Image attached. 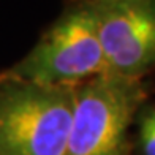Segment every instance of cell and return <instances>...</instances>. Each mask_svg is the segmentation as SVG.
Here are the masks:
<instances>
[{
  "instance_id": "cell-1",
  "label": "cell",
  "mask_w": 155,
  "mask_h": 155,
  "mask_svg": "<svg viewBox=\"0 0 155 155\" xmlns=\"http://www.w3.org/2000/svg\"><path fill=\"white\" fill-rule=\"evenodd\" d=\"M74 87L0 73V155H63Z\"/></svg>"
},
{
  "instance_id": "cell-2",
  "label": "cell",
  "mask_w": 155,
  "mask_h": 155,
  "mask_svg": "<svg viewBox=\"0 0 155 155\" xmlns=\"http://www.w3.org/2000/svg\"><path fill=\"white\" fill-rule=\"evenodd\" d=\"M146 98L139 78L103 73L78 84L63 155H128V128Z\"/></svg>"
},
{
  "instance_id": "cell-3",
  "label": "cell",
  "mask_w": 155,
  "mask_h": 155,
  "mask_svg": "<svg viewBox=\"0 0 155 155\" xmlns=\"http://www.w3.org/2000/svg\"><path fill=\"white\" fill-rule=\"evenodd\" d=\"M5 73L41 86L71 87L106 73L92 2L84 0L67 8Z\"/></svg>"
},
{
  "instance_id": "cell-4",
  "label": "cell",
  "mask_w": 155,
  "mask_h": 155,
  "mask_svg": "<svg viewBox=\"0 0 155 155\" xmlns=\"http://www.w3.org/2000/svg\"><path fill=\"white\" fill-rule=\"evenodd\" d=\"M106 73L143 78L155 67V0H90Z\"/></svg>"
},
{
  "instance_id": "cell-5",
  "label": "cell",
  "mask_w": 155,
  "mask_h": 155,
  "mask_svg": "<svg viewBox=\"0 0 155 155\" xmlns=\"http://www.w3.org/2000/svg\"><path fill=\"white\" fill-rule=\"evenodd\" d=\"M139 147L143 155H155V104L143 106L138 112Z\"/></svg>"
}]
</instances>
